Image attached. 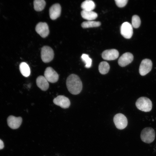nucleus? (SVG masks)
Wrapping results in <instances>:
<instances>
[{
    "instance_id": "20",
    "label": "nucleus",
    "mask_w": 156,
    "mask_h": 156,
    "mask_svg": "<svg viewBox=\"0 0 156 156\" xmlns=\"http://www.w3.org/2000/svg\"><path fill=\"white\" fill-rule=\"evenodd\" d=\"M34 5L35 10L37 11H40L44 8L46 2L44 0H35L34 1Z\"/></svg>"
},
{
    "instance_id": "10",
    "label": "nucleus",
    "mask_w": 156,
    "mask_h": 156,
    "mask_svg": "<svg viewBox=\"0 0 156 156\" xmlns=\"http://www.w3.org/2000/svg\"><path fill=\"white\" fill-rule=\"evenodd\" d=\"M53 101L54 104L63 108H68L70 105L69 99L63 95L57 96L53 99Z\"/></svg>"
},
{
    "instance_id": "18",
    "label": "nucleus",
    "mask_w": 156,
    "mask_h": 156,
    "mask_svg": "<svg viewBox=\"0 0 156 156\" xmlns=\"http://www.w3.org/2000/svg\"><path fill=\"white\" fill-rule=\"evenodd\" d=\"M19 69L21 74L25 77H28L30 75V70L27 64L25 62H22L20 64Z\"/></svg>"
},
{
    "instance_id": "15",
    "label": "nucleus",
    "mask_w": 156,
    "mask_h": 156,
    "mask_svg": "<svg viewBox=\"0 0 156 156\" xmlns=\"http://www.w3.org/2000/svg\"><path fill=\"white\" fill-rule=\"evenodd\" d=\"M48 81L44 76H39L36 79V83L37 86L42 90L44 91L47 90L49 87Z\"/></svg>"
},
{
    "instance_id": "2",
    "label": "nucleus",
    "mask_w": 156,
    "mask_h": 156,
    "mask_svg": "<svg viewBox=\"0 0 156 156\" xmlns=\"http://www.w3.org/2000/svg\"><path fill=\"white\" fill-rule=\"evenodd\" d=\"M135 105L138 109L145 112H150L152 106L151 100L145 97H141L138 98L136 101Z\"/></svg>"
},
{
    "instance_id": "3",
    "label": "nucleus",
    "mask_w": 156,
    "mask_h": 156,
    "mask_svg": "<svg viewBox=\"0 0 156 156\" xmlns=\"http://www.w3.org/2000/svg\"><path fill=\"white\" fill-rule=\"evenodd\" d=\"M155 136V131L151 127H146L143 129L140 134L141 140L146 143H151L154 141Z\"/></svg>"
},
{
    "instance_id": "12",
    "label": "nucleus",
    "mask_w": 156,
    "mask_h": 156,
    "mask_svg": "<svg viewBox=\"0 0 156 156\" xmlns=\"http://www.w3.org/2000/svg\"><path fill=\"white\" fill-rule=\"evenodd\" d=\"M119 55V53L117 50L112 49L104 51L102 53V57L105 60H112L117 58Z\"/></svg>"
},
{
    "instance_id": "1",
    "label": "nucleus",
    "mask_w": 156,
    "mask_h": 156,
    "mask_svg": "<svg viewBox=\"0 0 156 156\" xmlns=\"http://www.w3.org/2000/svg\"><path fill=\"white\" fill-rule=\"evenodd\" d=\"M66 85L68 91L74 95L79 93L82 88L81 80L78 76L75 74H71L68 77Z\"/></svg>"
},
{
    "instance_id": "8",
    "label": "nucleus",
    "mask_w": 156,
    "mask_h": 156,
    "mask_svg": "<svg viewBox=\"0 0 156 156\" xmlns=\"http://www.w3.org/2000/svg\"><path fill=\"white\" fill-rule=\"evenodd\" d=\"M44 75L47 81L51 83L56 82L59 79V75L51 67L46 68Z\"/></svg>"
},
{
    "instance_id": "25",
    "label": "nucleus",
    "mask_w": 156,
    "mask_h": 156,
    "mask_svg": "<svg viewBox=\"0 0 156 156\" xmlns=\"http://www.w3.org/2000/svg\"><path fill=\"white\" fill-rule=\"evenodd\" d=\"M4 147V143L3 141L0 139V150L3 149Z\"/></svg>"
},
{
    "instance_id": "24",
    "label": "nucleus",
    "mask_w": 156,
    "mask_h": 156,
    "mask_svg": "<svg viewBox=\"0 0 156 156\" xmlns=\"http://www.w3.org/2000/svg\"><path fill=\"white\" fill-rule=\"evenodd\" d=\"M128 0H115L116 5L119 7L122 8L125 6L127 3Z\"/></svg>"
},
{
    "instance_id": "9",
    "label": "nucleus",
    "mask_w": 156,
    "mask_h": 156,
    "mask_svg": "<svg viewBox=\"0 0 156 156\" xmlns=\"http://www.w3.org/2000/svg\"><path fill=\"white\" fill-rule=\"evenodd\" d=\"M35 29L36 32L43 38L47 36L49 32L48 26L45 22H40L38 23Z\"/></svg>"
},
{
    "instance_id": "4",
    "label": "nucleus",
    "mask_w": 156,
    "mask_h": 156,
    "mask_svg": "<svg viewBox=\"0 0 156 156\" xmlns=\"http://www.w3.org/2000/svg\"><path fill=\"white\" fill-rule=\"evenodd\" d=\"M41 59L44 63H48L52 60L54 55L52 49L48 46H44L41 49Z\"/></svg>"
},
{
    "instance_id": "23",
    "label": "nucleus",
    "mask_w": 156,
    "mask_h": 156,
    "mask_svg": "<svg viewBox=\"0 0 156 156\" xmlns=\"http://www.w3.org/2000/svg\"><path fill=\"white\" fill-rule=\"evenodd\" d=\"M141 20L139 17L136 15H133L132 18V25L134 28H137L141 24Z\"/></svg>"
},
{
    "instance_id": "6",
    "label": "nucleus",
    "mask_w": 156,
    "mask_h": 156,
    "mask_svg": "<svg viewBox=\"0 0 156 156\" xmlns=\"http://www.w3.org/2000/svg\"><path fill=\"white\" fill-rule=\"evenodd\" d=\"M152 62L151 60L145 59L142 60L139 68V73L142 76H144L151 70Z\"/></svg>"
},
{
    "instance_id": "19",
    "label": "nucleus",
    "mask_w": 156,
    "mask_h": 156,
    "mask_svg": "<svg viewBox=\"0 0 156 156\" xmlns=\"http://www.w3.org/2000/svg\"><path fill=\"white\" fill-rule=\"evenodd\" d=\"M110 66L109 64L107 62L103 61L101 62L99 66V72L102 74H105L109 72Z\"/></svg>"
},
{
    "instance_id": "13",
    "label": "nucleus",
    "mask_w": 156,
    "mask_h": 156,
    "mask_svg": "<svg viewBox=\"0 0 156 156\" xmlns=\"http://www.w3.org/2000/svg\"><path fill=\"white\" fill-rule=\"evenodd\" d=\"M133 59V54L129 52L123 54L119 58L118 63L121 67H125L131 63Z\"/></svg>"
},
{
    "instance_id": "11",
    "label": "nucleus",
    "mask_w": 156,
    "mask_h": 156,
    "mask_svg": "<svg viewBox=\"0 0 156 156\" xmlns=\"http://www.w3.org/2000/svg\"><path fill=\"white\" fill-rule=\"evenodd\" d=\"M7 121L9 127L12 129H16L20 126L22 122V119L21 117H16L10 115L8 118Z\"/></svg>"
},
{
    "instance_id": "17",
    "label": "nucleus",
    "mask_w": 156,
    "mask_h": 156,
    "mask_svg": "<svg viewBox=\"0 0 156 156\" xmlns=\"http://www.w3.org/2000/svg\"><path fill=\"white\" fill-rule=\"evenodd\" d=\"M81 7L83 10L88 11H92L95 8V5L92 1L86 0L81 3Z\"/></svg>"
},
{
    "instance_id": "5",
    "label": "nucleus",
    "mask_w": 156,
    "mask_h": 156,
    "mask_svg": "<svg viewBox=\"0 0 156 156\" xmlns=\"http://www.w3.org/2000/svg\"><path fill=\"white\" fill-rule=\"evenodd\" d=\"M113 121L116 127L119 129H125L127 125L128 121L127 118L121 113L115 115L114 117Z\"/></svg>"
},
{
    "instance_id": "16",
    "label": "nucleus",
    "mask_w": 156,
    "mask_h": 156,
    "mask_svg": "<svg viewBox=\"0 0 156 156\" xmlns=\"http://www.w3.org/2000/svg\"><path fill=\"white\" fill-rule=\"evenodd\" d=\"M82 17L88 21L95 19L98 16L97 14L92 11L82 10L81 12Z\"/></svg>"
},
{
    "instance_id": "21",
    "label": "nucleus",
    "mask_w": 156,
    "mask_h": 156,
    "mask_svg": "<svg viewBox=\"0 0 156 156\" xmlns=\"http://www.w3.org/2000/svg\"><path fill=\"white\" fill-rule=\"evenodd\" d=\"M101 25V23L99 21H90L83 22L81 24V26L83 28H86L98 27Z\"/></svg>"
},
{
    "instance_id": "22",
    "label": "nucleus",
    "mask_w": 156,
    "mask_h": 156,
    "mask_svg": "<svg viewBox=\"0 0 156 156\" xmlns=\"http://www.w3.org/2000/svg\"><path fill=\"white\" fill-rule=\"evenodd\" d=\"M81 57L82 61L85 64V67L87 68H90L92 65V60L88 55L86 54H83Z\"/></svg>"
},
{
    "instance_id": "14",
    "label": "nucleus",
    "mask_w": 156,
    "mask_h": 156,
    "mask_svg": "<svg viewBox=\"0 0 156 156\" xmlns=\"http://www.w3.org/2000/svg\"><path fill=\"white\" fill-rule=\"evenodd\" d=\"M61 13V7L59 3H55L52 5L49 10L50 18L54 20L60 16Z\"/></svg>"
},
{
    "instance_id": "7",
    "label": "nucleus",
    "mask_w": 156,
    "mask_h": 156,
    "mask_svg": "<svg viewBox=\"0 0 156 156\" xmlns=\"http://www.w3.org/2000/svg\"><path fill=\"white\" fill-rule=\"evenodd\" d=\"M120 31L121 35L127 39L131 38L133 34V29L132 25L128 22L123 23L121 25Z\"/></svg>"
}]
</instances>
